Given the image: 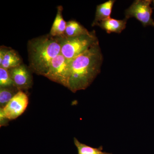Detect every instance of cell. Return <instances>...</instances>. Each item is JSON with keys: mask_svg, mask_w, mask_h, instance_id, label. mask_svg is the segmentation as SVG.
<instances>
[{"mask_svg": "<svg viewBox=\"0 0 154 154\" xmlns=\"http://www.w3.org/2000/svg\"><path fill=\"white\" fill-rule=\"evenodd\" d=\"M103 60L99 42L71 60L69 90L75 93L90 86L100 72Z\"/></svg>", "mask_w": 154, "mask_h": 154, "instance_id": "obj_1", "label": "cell"}, {"mask_svg": "<svg viewBox=\"0 0 154 154\" xmlns=\"http://www.w3.org/2000/svg\"><path fill=\"white\" fill-rule=\"evenodd\" d=\"M61 48V38L50 34L30 40L28 44L29 69L44 76L53 59L60 54Z\"/></svg>", "mask_w": 154, "mask_h": 154, "instance_id": "obj_2", "label": "cell"}, {"mask_svg": "<svg viewBox=\"0 0 154 154\" xmlns=\"http://www.w3.org/2000/svg\"><path fill=\"white\" fill-rule=\"evenodd\" d=\"M61 54L69 60H72L99 42L95 31L88 35L72 37L60 38Z\"/></svg>", "mask_w": 154, "mask_h": 154, "instance_id": "obj_3", "label": "cell"}, {"mask_svg": "<svg viewBox=\"0 0 154 154\" xmlns=\"http://www.w3.org/2000/svg\"><path fill=\"white\" fill-rule=\"evenodd\" d=\"M70 60L60 54L53 59L44 76L68 88L70 73Z\"/></svg>", "mask_w": 154, "mask_h": 154, "instance_id": "obj_4", "label": "cell"}, {"mask_svg": "<svg viewBox=\"0 0 154 154\" xmlns=\"http://www.w3.org/2000/svg\"><path fill=\"white\" fill-rule=\"evenodd\" d=\"M29 102L27 94L23 91H19L3 108L0 110L1 125L5 120L16 119L25 112Z\"/></svg>", "mask_w": 154, "mask_h": 154, "instance_id": "obj_5", "label": "cell"}, {"mask_svg": "<svg viewBox=\"0 0 154 154\" xmlns=\"http://www.w3.org/2000/svg\"><path fill=\"white\" fill-rule=\"evenodd\" d=\"M153 1L136 0L125 11V19L135 18L144 27H154V21L152 18L153 8L151 7Z\"/></svg>", "mask_w": 154, "mask_h": 154, "instance_id": "obj_6", "label": "cell"}, {"mask_svg": "<svg viewBox=\"0 0 154 154\" xmlns=\"http://www.w3.org/2000/svg\"><path fill=\"white\" fill-rule=\"evenodd\" d=\"M11 79L14 85L19 91L27 90L31 88L33 85L32 76L28 69L24 65H20L9 69Z\"/></svg>", "mask_w": 154, "mask_h": 154, "instance_id": "obj_7", "label": "cell"}, {"mask_svg": "<svg viewBox=\"0 0 154 154\" xmlns=\"http://www.w3.org/2000/svg\"><path fill=\"white\" fill-rule=\"evenodd\" d=\"M127 20L125 18L123 20H118L110 18L99 22L97 26L109 34L112 33H120L126 28Z\"/></svg>", "mask_w": 154, "mask_h": 154, "instance_id": "obj_8", "label": "cell"}, {"mask_svg": "<svg viewBox=\"0 0 154 154\" xmlns=\"http://www.w3.org/2000/svg\"><path fill=\"white\" fill-rule=\"evenodd\" d=\"M63 8L61 6L57 8V14L51 29L50 35L54 37L63 38L66 29L67 22L62 16Z\"/></svg>", "mask_w": 154, "mask_h": 154, "instance_id": "obj_9", "label": "cell"}, {"mask_svg": "<svg viewBox=\"0 0 154 154\" xmlns=\"http://www.w3.org/2000/svg\"><path fill=\"white\" fill-rule=\"evenodd\" d=\"M115 2L114 0H109L97 6L92 26H97L99 22L110 18Z\"/></svg>", "mask_w": 154, "mask_h": 154, "instance_id": "obj_10", "label": "cell"}, {"mask_svg": "<svg viewBox=\"0 0 154 154\" xmlns=\"http://www.w3.org/2000/svg\"><path fill=\"white\" fill-rule=\"evenodd\" d=\"M84 26L75 20L67 22L66 29L63 38H72L88 35L91 33Z\"/></svg>", "mask_w": 154, "mask_h": 154, "instance_id": "obj_11", "label": "cell"}, {"mask_svg": "<svg viewBox=\"0 0 154 154\" xmlns=\"http://www.w3.org/2000/svg\"><path fill=\"white\" fill-rule=\"evenodd\" d=\"M22 63V60L18 53L14 50L9 49L0 63V67L9 70L19 66Z\"/></svg>", "mask_w": 154, "mask_h": 154, "instance_id": "obj_12", "label": "cell"}, {"mask_svg": "<svg viewBox=\"0 0 154 154\" xmlns=\"http://www.w3.org/2000/svg\"><path fill=\"white\" fill-rule=\"evenodd\" d=\"M19 91L15 86L1 87L0 88V106L3 108Z\"/></svg>", "mask_w": 154, "mask_h": 154, "instance_id": "obj_13", "label": "cell"}, {"mask_svg": "<svg viewBox=\"0 0 154 154\" xmlns=\"http://www.w3.org/2000/svg\"><path fill=\"white\" fill-rule=\"evenodd\" d=\"M74 142L75 146L78 149V154H112L103 152L102 146L98 148L92 147L85 144L81 143L75 137L74 138Z\"/></svg>", "mask_w": 154, "mask_h": 154, "instance_id": "obj_14", "label": "cell"}, {"mask_svg": "<svg viewBox=\"0 0 154 154\" xmlns=\"http://www.w3.org/2000/svg\"><path fill=\"white\" fill-rule=\"evenodd\" d=\"M15 86L11 79L9 70L0 67V86L1 87Z\"/></svg>", "mask_w": 154, "mask_h": 154, "instance_id": "obj_15", "label": "cell"}, {"mask_svg": "<svg viewBox=\"0 0 154 154\" xmlns=\"http://www.w3.org/2000/svg\"><path fill=\"white\" fill-rule=\"evenodd\" d=\"M9 48H7L6 47H1L0 49V63L3 60L6 53L8 52Z\"/></svg>", "mask_w": 154, "mask_h": 154, "instance_id": "obj_16", "label": "cell"}, {"mask_svg": "<svg viewBox=\"0 0 154 154\" xmlns=\"http://www.w3.org/2000/svg\"><path fill=\"white\" fill-rule=\"evenodd\" d=\"M153 3H154V1H153Z\"/></svg>", "mask_w": 154, "mask_h": 154, "instance_id": "obj_17", "label": "cell"}]
</instances>
